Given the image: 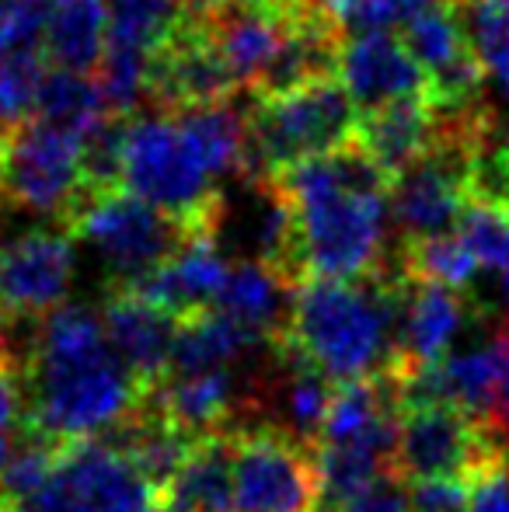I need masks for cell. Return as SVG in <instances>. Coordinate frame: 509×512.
Segmentation results:
<instances>
[{"mask_svg": "<svg viewBox=\"0 0 509 512\" xmlns=\"http://www.w3.org/2000/svg\"><path fill=\"white\" fill-rule=\"evenodd\" d=\"M293 213L297 272L304 279H363L391 262V178L349 140L276 175Z\"/></svg>", "mask_w": 509, "mask_h": 512, "instance_id": "cell-1", "label": "cell"}, {"mask_svg": "<svg viewBox=\"0 0 509 512\" xmlns=\"http://www.w3.org/2000/svg\"><path fill=\"white\" fill-rule=\"evenodd\" d=\"M25 380V439L53 446L105 436L147 394L112 352L102 314L74 304L46 314Z\"/></svg>", "mask_w": 509, "mask_h": 512, "instance_id": "cell-2", "label": "cell"}, {"mask_svg": "<svg viewBox=\"0 0 509 512\" xmlns=\"http://www.w3.org/2000/svg\"><path fill=\"white\" fill-rule=\"evenodd\" d=\"M283 338L335 384L394 373L401 366L398 272L297 283Z\"/></svg>", "mask_w": 509, "mask_h": 512, "instance_id": "cell-3", "label": "cell"}, {"mask_svg": "<svg viewBox=\"0 0 509 512\" xmlns=\"http://www.w3.org/2000/svg\"><path fill=\"white\" fill-rule=\"evenodd\" d=\"M401 411L405 408L394 373L335 387L325 429L314 446V471H318L314 512L339 509L363 488L394 474Z\"/></svg>", "mask_w": 509, "mask_h": 512, "instance_id": "cell-4", "label": "cell"}, {"mask_svg": "<svg viewBox=\"0 0 509 512\" xmlns=\"http://www.w3.org/2000/svg\"><path fill=\"white\" fill-rule=\"evenodd\" d=\"M245 175H283L293 164L332 154L356 136L360 108L335 74L297 88L252 95Z\"/></svg>", "mask_w": 509, "mask_h": 512, "instance_id": "cell-5", "label": "cell"}, {"mask_svg": "<svg viewBox=\"0 0 509 512\" xmlns=\"http://www.w3.org/2000/svg\"><path fill=\"white\" fill-rule=\"evenodd\" d=\"M123 189L175 216L189 234L213 237L224 189L175 112L126 122Z\"/></svg>", "mask_w": 509, "mask_h": 512, "instance_id": "cell-6", "label": "cell"}, {"mask_svg": "<svg viewBox=\"0 0 509 512\" xmlns=\"http://www.w3.org/2000/svg\"><path fill=\"white\" fill-rule=\"evenodd\" d=\"M60 227H67L74 241H84L102 258L116 290L143 283L192 237L185 223L150 206L147 199L123 185L84 189V196L77 199Z\"/></svg>", "mask_w": 509, "mask_h": 512, "instance_id": "cell-7", "label": "cell"}, {"mask_svg": "<svg viewBox=\"0 0 509 512\" xmlns=\"http://www.w3.org/2000/svg\"><path fill=\"white\" fill-rule=\"evenodd\" d=\"M157 492L140 471L105 439H77L60 446L49 478L4 512H140Z\"/></svg>", "mask_w": 509, "mask_h": 512, "instance_id": "cell-8", "label": "cell"}, {"mask_svg": "<svg viewBox=\"0 0 509 512\" xmlns=\"http://www.w3.org/2000/svg\"><path fill=\"white\" fill-rule=\"evenodd\" d=\"M84 140L70 129L28 119L11 129L4 164V203L67 220L84 196Z\"/></svg>", "mask_w": 509, "mask_h": 512, "instance_id": "cell-9", "label": "cell"}, {"mask_svg": "<svg viewBox=\"0 0 509 512\" xmlns=\"http://www.w3.org/2000/svg\"><path fill=\"white\" fill-rule=\"evenodd\" d=\"M503 453L492 432L457 405H412L401 411L394 474L401 481L471 478Z\"/></svg>", "mask_w": 509, "mask_h": 512, "instance_id": "cell-10", "label": "cell"}, {"mask_svg": "<svg viewBox=\"0 0 509 512\" xmlns=\"http://www.w3.org/2000/svg\"><path fill=\"white\" fill-rule=\"evenodd\" d=\"M234 453V512H314V453L272 429L227 432Z\"/></svg>", "mask_w": 509, "mask_h": 512, "instance_id": "cell-11", "label": "cell"}, {"mask_svg": "<svg viewBox=\"0 0 509 512\" xmlns=\"http://www.w3.org/2000/svg\"><path fill=\"white\" fill-rule=\"evenodd\" d=\"M238 91V81L227 70L220 49L213 46L199 11L189 7L182 28L150 56L147 98L161 112H185V108L231 102Z\"/></svg>", "mask_w": 509, "mask_h": 512, "instance_id": "cell-12", "label": "cell"}, {"mask_svg": "<svg viewBox=\"0 0 509 512\" xmlns=\"http://www.w3.org/2000/svg\"><path fill=\"white\" fill-rule=\"evenodd\" d=\"M74 283V237L46 227L0 248V314L46 317L67 304Z\"/></svg>", "mask_w": 509, "mask_h": 512, "instance_id": "cell-13", "label": "cell"}, {"mask_svg": "<svg viewBox=\"0 0 509 512\" xmlns=\"http://www.w3.org/2000/svg\"><path fill=\"white\" fill-rule=\"evenodd\" d=\"M335 77L346 84L349 98L360 112L394 98L426 95V74L408 53L405 39L391 28H367V32H346L335 63Z\"/></svg>", "mask_w": 509, "mask_h": 512, "instance_id": "cell-14", "label": "cell"}, {"mask_svg": "<svg viewBox=\"0 0 509 512\" xmlns=\"http://www.w3.org/2000/svg\"><path fill=\"white\" fill-rule=\"evenodd\" d=\"M475 314L468 290L398 272V356L401 366H429L450 356V345ZM398 366V370H401Z\"/></svg>", "mask_w": 509, "mask_h": 512, "instance_id": "cell-15", "label": "cell"}, {"mask_svg": "<svg viewBox=\"0 0 509 512\" xmlns=\"http://www.w3.org/2000/svg\"><path fill=\"white\" fill-rule=\"evenodd\" d=\"M102 324L112 352L140 380L143 391H150L168 377L178 335L175 314L150 304L136 290H116L102 307Z\"/></svg>", "mask_w": 509, "mask_h": 512, "instance_id": "cell-16", "label": "cell"}, {"mask_svg": "<svg viewBox=\"0 0 509 512\" xmlns=\"http://www.w3.org/2000/svg\"><path fill=\"white\" fill-rule=\"evenodd\" d=\"M231 265V255L213 237L192 234L161 269L150 272L143 283L129 286V290L147 297L150 304L164 307L178 321H189V317L217 307L227 276H231Z\"/></svg>", "mask_w": 509, "mask_h": 512, "instance_id": "cell-17", "label": "cell"}, {"mask_svg": "<svg viewBox=\"0 0 509 512\" xmlns=\"http://www.w3.org/2000/svg\"><path fill=\"white\" fill-rule=\"evenodd\" d=\"M436 129L440 122H436V108L429 105V98L412 95L360 112L353 140L387 178H394L433 147Z\"/></svg>", "mask_w": 509, "mask_h": 512, "instance_id": "cell-18", "label": "cell"}, {"mask_svg": "<svg viewBox=\"0 0 509 512\" xmlns=\"http://www.w3.org/2000/svg\"><path fill=\"white\" fill-rule=\"evenodd\" d=\"M293 290H297V283L269 265L234 262L217 310H224L241 328H248L265 342H279L286 335V324H290Z\"/></svg>", "mask_w": 509, "mask_h": 512, "instance_id": "cell-19", "label": "cell"}, {"mask_svg": "<svg viewBox=\"0 0 509 512\" xmlns=\"http://www.w3.org/2000/svg\"><path fill=\"white\" fill-rule=\"evenodd\" d=\"M272 342L241 328L224 310H203V314L178 321L175 352H171L168 373H206L227 370V366H245L262 356Z\"/></svg>", "mask_w": 509, "mask_h": 512, "instance_id": "cell-20", "label": "cell"}, {"mask_svg": "<svg viewBox=\"0 0 509 512\" xmlns=\"http://www.w3.org/2000/svg\"><path fill=\"white\" fill-rule=\"evenodd\" d=\"M161 499L171 512H234L231 436L199 439Z\"/></svg>", "mask_w": 509, "mask_h": 512, "instance_id": "cell-21", "label": "cell"}, {"mask_svg": "<svg viewBox=\"0 0 509 512\" xmlns=\"http://www.w3.org/2000/svg\"><path fill=\"white\" fill-rule=\"evenodd\" d=\"M109 46V7L105 0H67L53 7L42 32V53L53 67L91 74L102 67Z\"/></svg>", "mask_w": 509, "mask_h": 512, "instance_id": "cell-22", "label": "cell"}, {"mask_svg": "<svg viewBox=\"0 0 509 512\" xmlns=\"http://www.w3.org/2000/svg\"><path fill=\"white\" fill-rule=\"evenodd\" d=\"M109 7V46L105 53H123L147 60L182 28L192 0H105Z\"/></svg>", "mask_w": 509, "mask_h": 512, "instance_id": "cell-23", "label": "cell"}, {"mask_svg": "<svg viewBox=\"0 0 509 512\" xmlns=\"http://www.w3.org/2000/svg\"><path fill=\"white\" fill-rule=\"evenodd\" d=\"M109 115L112 108L105 102V91L98 84V77L77 74V70H60V67H53L46 74L35 119L49 122V126L70 129L77 136H91Z\"/></svg>", "mask_w": 509, "mask_h": 512, "instance_id": "cell-24", "label": "cell"}, {"mask_svg": "<svg viewBox=\"0 0 509 512\" xmlns=\"http://www.w3.org/2000/svg\"><path fill=\"white\" fill-rule=\"evenodd\" d=\"M485 74L509 98V0H454Z\"/></svg>", "mask_w": 509, "mask_h": 512, "instance_id": "cell-25", "label": "cell"}, {"mask_svg": "<svg viewBox=\"0 0 509 512\" xmlns=\"http://www.w3.org/2000/svg\"><path fill=\"white\" fill-rule=\"evenodd\" d=\"M46 53L42 46H21L0 56V122L7 129L35 119L42 84H46Z\"/></svg>", "mask_w": 509, "mask_h": 512, "instance_id": "cell-26", "label": "cell"}, {"mask_svg": "<svg viewBox=\"0 0 509 512\" xmlns=\"http://www.w3.org/2000/svg\"><path fill=\"white\" fill-rule=\"evenodd\" d=\"M457 234L478 262V272H492V276L509 272V209L471 199L457 223Z\"/></svg>", "mask_w": 509, "mask_h": 512, "instance_id": "cell-27", "label": "cell"}, {"mask_svg": "<svg viewBox=\"0 0 509 512\" xmlns=\"http://www.w3.org/2000/svg\"><path fill=\"white\" fill-rule=\"evenodd\" d=\"M408 485V512H471L468 478H422Z\"/></svg>", "mask_w": 509, "mask_h": 512, "instance_id": "cell-28", "label": "cell"}, {"mask_svg": "<svg viewBox=\"0 0 509 512\" xmlns=\"http://www.w3.org/2000/svg\"><path fill=\"white\" fill-rule=\"evenodd\" d=\"M471 512H509V450L468 478Z\"/></svg>", "mask_w": 509, "mask_h": 512, "instance_id": "cell-29", "label": "cell"}, {"mask_svg": "<svg viewBox=\"0 0 509 512\" xmlns=\"http://www.w3.org/2000/svg\"><path fill=\"white\" fill-rule=\"evenodd\" d=\"M332 512H408V485L398 474H387Z\"/></svg>", "mask_w": 509, "mask_h": 512, "instance_id": "cell-30", "label": "cell"}, {"mask_svg": "<svg viewBox=\"0 0 509 512\" xmlns=\"http://www.w3.org/2000/svg\"><path fill=\"white\" fill-rule=\"evenodd\" d=\"M328 11L339 18V25L346 28V32H356V28H363V21H367V14L374 11L381 0H325Z\"/></svg>", "mask_w": 509, "mask_h": 512, "instance_id": "cell-31", "label": "cell"}, {"mask_svg": "<svg viewBox=\"0 0 509 512\" xmlns=\"http://www.w3.org/2000/svg\"><path fill=\"white\" fill-rule=\"evenodd\" d=\"M492 314L499 321V331H509V272L496 276V297H492Z\"/></svg>", "mask_w": 509, "mask_h": 512, "instance_id": "cell-32", "label": "cell"}, {"mask_svg": "<svg viewBox=\"0 0 509 512\" xmlns=\"http://www.w3.org/2000/svg\"><path fill=\"white\" fill-rule=\"evenodd\" d=\"M492 154H496L499 168H503V175H506V192H509V126H506L503 140H499V143H492Z\"/></svg>", "mask_w": 509, "mask_h": 512, "instance_id": "cell-33", "label": "cell"}, {"mask_svg": "<svg viewBox=\"0 0 509 512\" xmlns=\"http://www.w3.org/2000/svg\"><path fill=\"white\" fill-rule=\"evenodd\" d=\"M7 140H11V129L0 122V203H4V164H7Z\"/></svg>", "mask_w": 509, "mask_h": 512, "instance_id": "cell-34", "label": "cell"}, {"mask_svg": "<svg viewBox=\"0 0 509 512\" xmlns=\"http://www.w3.org/2000/svg\"><path fill=\"white\" fill-rule=\"evenodd\" d=\"M140 512H171V506L164 499H157V502H150L147 509H140Z\"/></svg>", "mask_w": 509, "mask_h": 512, "instance_id": "cell-35", "label": "cell"}, {"mask_svg": "<svg viewBox=\"0 0 509 512\" xmlns=\"http://www.w3.org/2000/svg\"><path fill=\"white\" fill-rule=\"evenodd\" d=\"M35 4H42V7H49V11H53V7L67 4V0H35Z\"/></svg>", "mask_w": 509, "mask_h": 512, "instance_id": "cell-36", "label": "cell"}, {"mask_svg": "<svg viewBox=\"0 0 509 512\" xmlns=\"http://www.w3.org/2000/svg\"><path fill=\"white\" fill-rule=\"evenodd\" d=\"M0 321H4V314H0Z\"/></svg>", "mask_w": 509, "mask_h": 512, "instance_id": "cell-37", "label": "cell"}, {"mask_svg": "<svg viewBox=\"0 0 509 512\" xmlns=\"http://www.w3.org/2000/svg\"><path fill=\"white\" fill-rule=\"evenodd\" d=\"M0 512H4V509H0Z\"/></svg>", "mask_w": 509, "mask_h": 512, "instance_id": "cell-38", "label": "cell"}]
</instances>
